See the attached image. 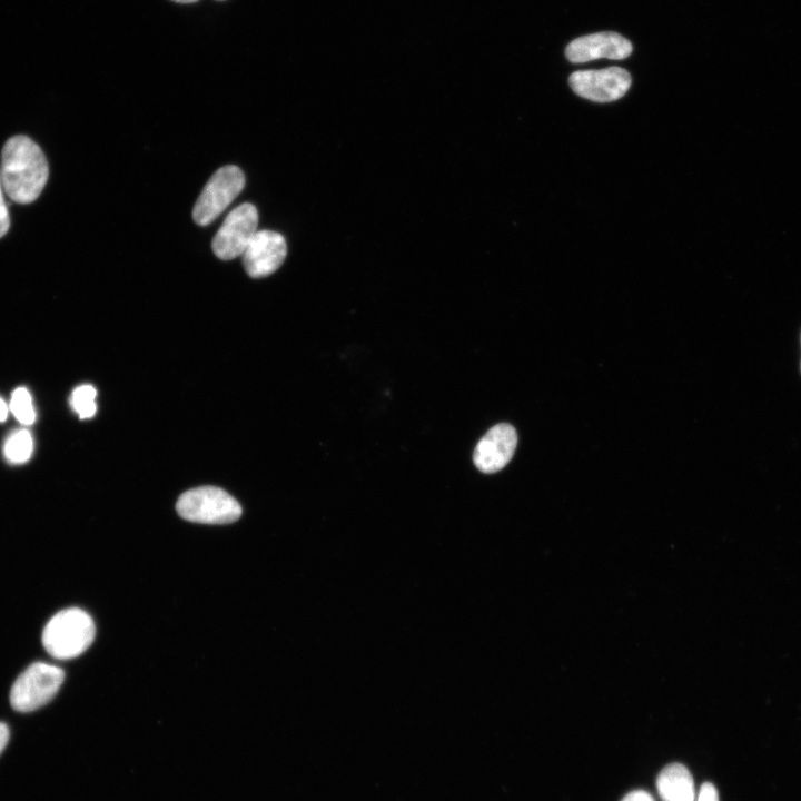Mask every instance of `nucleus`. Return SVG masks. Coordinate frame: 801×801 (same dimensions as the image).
<instances>
[{"instance_id":"423d86ee","label":"nucleus","mask_w":801,"mask_h":801,"mask_svg":"<svg viewBox=\"0 0 801 801\" xmlns=\"http://www.w3.org/2000/svg\"><path fill=\"white\" fill-rule=\"evenodd\" d=\"M258 212L254 205L241 204L233 209L212 239V251L222 260H230L244 254L255 236Z\"/></svg>"},{"instance_id":"6ab92c4d","label":"nucleus","mask_w":801,"mask_h":801,"mask_svg":"<svg viewBox=\"0 0 801 801\" xmlns=\"http://www.w3.org/2000/svg\"><path fill=\"white\" fill-rule=\"evenodd\" d=\"M9 407L2 398H0V422L6 421L8 417Z\"/></svg>"},{"instance_id":"39448f33","label":"nucleus","mask_w":801,"mask_h":801,"mask_svg":"<svg viewBox=\"0 0 801 801\" xmlns=\"http://www.w3.org/2000/svg\"><path fill=\"white\" fill-rule=\"evenodd\" d=\"M245 186V175L234 165L219 168L208 180L200 192L194 209L192 218L197 225L212 222L240 194Z\"/></svg>"},{"instance_id":"ddd939ff","label":"nucleus","mask_w":801,"mask_h":801,"mask_svg":"<svg viewBox=\"0 0 801 801\" xmlns=\"http://www.w3.org/2000/svg\"><path fill=\"white\" fill-rule=\"evenodd\" d=\"M96 388L89 384L80 385L73 389L70 405L81 419L91 418L96 414Z\"/></svg>"},{"instance_id":"6e6552de","label":"nucleus","mask_w":801,"mask_h":801,"mask_svg":"<svg viewBox=\"0 0 801 801\" xmlns=\"http://www.w3.org/2000/svg\"><path fill=\"white\" fill-rule=\"evenodd\" d=\"M286 255L287 245L281 234L258 230L243 254V264L250 277L261 278L276 271Z\"/></svg>"},{"instance_id":"2eb2a0df","label":"nucleus","mask_w":801,"mask_h":801,"mask_svg":"<svg viewBox=\"0 0 801 801\" xmlns=\"http://www.w3.org/2000/svg\"><path fill=\"white\" fill-rule=\"evenodd\" d=\"M10 227V218L7 204L3 198V188L0 179V238L3 237Z\"/></svg>"},{"instance_id":"1a4fd4ad","label":"nucleus","mask_w":801,"mask_h":801,"mask_svg":"<svg viewBox=\"0 0 801 801\" xmlns=\"http://www.w3.org/2000/svg\"><path fill=\"white\" fill-rule=\"evenodd\" d=\"M516 444L517 434L512 425L502 423L493 426L475 447V466L483 473L501 471L513 457Z\"/></svg>"},{"instance_id":"412c9836","label":"nucleus","mask_w":801,"mask_h":801,"mask_svg":"<svg viewBox=\"0 0 801 801\" xmlns=\"http://www.w3.org/2000/svg\"><path fill=\"white\" fill-rule=\"evenodd\" d=\"M800 342H801V335H800ZM800 369H801V362H800Z\"/></svg>"},{"instance_id":"f8f14e48","label":"nucleus","mask_w":801,"mask_h":801,"mask_svg":"<svg viewBox=\"0 0 801 801\" xmlns=\"http://www.w3.org/2000/svg\"><path fill=\"white\" fill-rule=\"evenodd\" d=\"M33 449V441L27 429L12 433L4 444V456L11 463H23L29 459Z\"/></svg>"},{"instance_id":"dca6fc26","label":"nucleus","mask_w":801,"mask_h":801,"mask_svg":"<svg viewBox=\"0 0 801 801\" xmlns=\"http://www.w3.org/2000/svg\"><path fill=\"white\" fill-rule=\"evenodd\" d=\"M698 801H719L716 788L710 782L703 783L700 789Z\"/></svg>"},{"instance_id":"4468645a","label":"nucleus","mask_w":801,"mask_h":801,"mask_svg":"<svg viewBox=\"0 0 801 801\" xmlns=\"http://www.w3.org/2000/svg\"><path fill=\"white\" fill-rule=\"evenodd\" d=\"M9 408L22 425H31L36 419L32 399L27 388L19 387L12 393Z\"/></svg>"},{"instance_id":"f257e3e1","label":"nucleus","mask_w":801,"mask_h":801,"mask_svg":"<svg viewBox=\"0 0 801 801\" xmlns=\"http://www.w3.org/2000/svg\"><path fill=\"white\" fill-rule=\"evenodd\" d=\"M49 176L41 148L29 137L7 140L1 152L0 179L3 191L18 204H30L41 194Z\"/></svg>"},{"instance_id":"7ed1b4c3","label":"nucleus","mask_w":801,"mask_h":801,"mask_svg":"<svg viewBox=\"0 0 801 801\" xmlns=\"http://www.w3.org/2000/svg\"><path fill=\"white\" fill-rule=\"evenodd\" d=\"M176 508L190 522L228 524L241 515L240 504L226 491L215 486H201L180 495Z\"/></svg>"},{"instance_id":"a211bd4d","label":"nucleus","mask_w":801,"mask_h":801,"mask_svg":"<svg viewBox=\"0 0 801 801\" xmlns=\"http://www.w3.org/2000/svg\"><path fill=\"white\" fill-rule=\"evenodd\" d=\"M10 736L9 728L6 723L0 722V754L8 744Z\"/></svg>"},{"instance_id":"f03ea898","label":"nucleus","mask_w":801,"mask_h":801,"mask_svg":"<svg viewBox=\"0 0 801 801\" xmlns=\"http://www.w3.org/2000/svg\"><path fill=\"white\" fill-rule=\"evenodd\" d=\"M95 634L91 616L79 607H69L59 611L47 622L42 645L52 657L73 659L91 645Z\"/></svg>"},{"instance_id":"9d476101","label":"nucleus","mask_w":801,"mask_h":801,"mask_svg":"<svg viewBox=\"0 0 801 801\" xmlns=\"http://www.w3.org/2000/svg\"><path fill=\"white\" fill-rule=\"evenodd\" d=\"M632 49V43L623 36L604 31L574 39L567 44L565 55L574 63L600 58L622 60L631 55Z\"/></svg>"},{"instance_id":"9b49d317","label":"nucleus","mask_w":801,"mask_h":801,"mask_svg":"<svg viewBox=\"0 0 801 801\" xmlns=\"http://www.w3.org/2000/svg\"><path fill=\"white\" fill-rule=\"evenodd\" d=\"M663 801H693L694 783L690 771L680 763L666 765L656 781Z\"/></svg>"},{"instance_id":"f3484780","label":"nucleus","mask_w":801,"mask_h":801,"mask_svg":"<svg viewBox=\"0 0 801 801\" xmlns=\"http://www.w3.org/2000/svg\"><path fill=\"white\" fill-rule=\"evenodd\" d=\"M622 801H654L651 794L645 791L637 790L626 794Z\"/></svg>"},{"instance_id":"aec40b11","label":"nucleus","mask_w":801,"mask_h":801,"mask_svg":"<svg viewBox=\"0 0 801 801\" xmlns=\"http://www.w3.org/2000/svg\"><path fill=\"white\" fill-rule=\"evenodd\" d=\"M172 1L178 2V3H194V2H197L198 0H172Z\"/></svg>"},{"instance_id":"20e7f679","label":"nucleus","mask_w":801,"mask_h":801,"mask_svg":"<svg viewBox=\"0 0 801 801\" xmlns=\"http://www.w3.org/2000/svg\"><path fill=\"white\" fill-rule=\"evenodd\" d=\"M63 679L60 668L44 662L32 663L11 686V706L18 712H31L43 706L57 694Z\"/></svg>"},{"instance_id":"0eeeda50","label":"nucleus","mask_w":801,"mask_h":801,"mask_svg":"<svg viewBox=\"0 0 801 801\" xmlns=\"http://www.w3.org/2000/svg\"><path fill=\"white\" fill-rule=\"evenodd\" d=\"M568 83L578 96L596 101L611 102L623 97L631 86L630 73L620 67L573 72Z\"/></svg>"}]
</instances>
